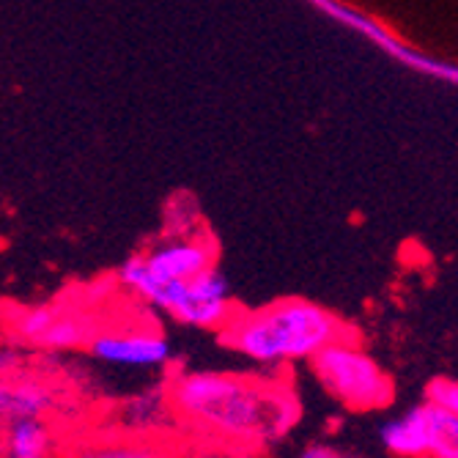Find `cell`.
<instances>
[{
	"mask_svg": "<svg viewBox=\"0 0 458 458\" xmlns=\"http://www.w3.org/2000/svg\"><path fill=\"white\" fill-rule=\"evenodd\" d=\"M165 390L176 423L233 447L277 442L302 418L300 395L280 373L253 377L233 370H182Z\"/></svg>",
	"mask_w": 458,
	"mask_h": 458,
	"instance_id": "1",
	"label": "cell"
},
{
	"mask_svg": "<svg viewBox=\"0 0 458 458\" xmlns=\"http://www.w3.org/2000/svg\"><path fill=\"white\" fill-rule=\"evenodd\" d=\"M354 329L332 310L302 297L275 300L256 310H233L220 329V341L261 368H288L310 362L321 349L341 338H352Z\"/></svg>",
	"mask_w": 458,
	"mask_h": 458,
	"instance_id": "2",
	"label": "cell"
},
{
	"mask_svg": "<svg viewBox=\"0 0 458 458\" xmlns=\"http://www.w3.org/2000/svg\"><path fill=\"white\" fill-rule=\"evenodd\" d=\"M321 390L349 411H379L395 401V382L387 368L362 349L357 335L321 349L310 362Z\"/></svg>",
	"mask_w": 458,
	"mask_h": 458,
	"instance_id": "3",
	"label": "cell"
},
{
	"mask_svg": "<svg viewBox=\"0 0 458 458\" xmlns=\"http://www.w3.org/2000/svg\"><path fill=\"white\" fill-rule=\"evenodd\" d=\"M215 261H217V247L209 236L179 233L157 242L140 256H132L118 269L115 283L121 288H127L135 300L148 305V300L157 294V288L192 280L200 272L212 269Z\"/></svg>",
	"mask_w": 458,
	"mask_h": 458,
	"instance_id": "4",
	"label": "cell"
},
{
	"mask_svg": "<svg viewBox=\"0 0 458 458\" xmlns=\"http://www.w3.org/2000/svg\"><path fill=\"white\" fill-rule=\"evenodd\" d=\"M148 308L165 313L182 327L209 332H220L236 310L231 285L217 267L200 272L192 280L157 288V294L148 300Z\"/></svg>",
	"mask_w": 458,
	"mask_h": 458,
	"instance_id": "5",
	"label": "cell"
},
{
	"mask_svg": "<svg viewBox=\"0 0 458 458\" xmlns=\"http://www.w3.org/2000/svg\"><path fill=\"white\" fill-rule=\"evenodd\" d=\"M379 442L395 458H458V414L423 401L387 420Z\"/></svg>",
	"mask_w": 458,
	"mask_h": 458,
	"instance_id": "6",
	"label": "cell"
},
{
	"mask_svg": "<svg viewBox=\"0 0 458 458\" xmlns=\"http://www.w3.org/2000/svg\"><path fill=\"white\" fill-rule=\"evenodd\" d=\"M89 354L105 365L121 368H165L174 360L168 335L148 327L135 329H99L86 346Z\"/></svg>",
	"mask_w": 458,
	"mask_h": 458,
	"instance_id": "7",
	"label": "cell"
},
{
	"mask_svg": "<svg viewBox=\"0 0 458 458\" xmlns=\"http://www.w3.org/2000/svg\"><path fill=\"white\" fill-rule=\"evenodd\" d=\"M55 406L58 393L47 379L22 370L0 379V428L17 420H47Z\"/></svg>",
	"mask_w": 458,
	"mask_h": 458,
	"instance_id": "8",
	"label": "cell"
},
{
	"mask_svg": "<svg viewBox=\"0 0 458 458\" xmlns=\"http://www.w3.org/2000/svg\"><path fill=\"white\" fill-rule=\"evenodd\" d=\"M118 423L127 428L130 437H138V439H151L168 426H174L176 420H174V409H171L165 385H154L123 401L118 411Z\"/></svg>",
	"mask_w": 458,
	"mask_h": 458,
	"instance_id": "9",
	"label": "cell"
},
{
	"mask_svg": "<svg viewBox=\"0 0 458 458\" xmlns=\"http://www.w3.org/2000/svg\"><path fill=\"white\" fill-rule=\"evenodd\" d=\"M102 329L99 318L94 313H89L86 308H58L55 321L50 324L47 335L41 338V349H50V352H77V349H86L91 344V338Z\"/></svg>",
	"mask_w": 458,
	"mask_h": 458,
	"instance_id": "10",
	"label": "cell"
},
{
	"mask_svg": "<svg viewBox=\"0 0 458 458\" xmlns=\"http://www.w3.org/2000/svg\"><path fill=\"white\" fill-rule=\"evenodd\" d=\"M55 442L47 420H17L4 428V458H53Z\"/></svg>",
	"mask_w": 458,
	"mask_h": 458,
	"instance_id": "11",
	"label": "cell"
},
{
	"mask_svg": "<svg viewBox=\"0 0 458 458\" xmlns=\"http://www.w3.org/2000/svg\"><path fill=\"white\" fill-rule=\"evenodd\" d=\"M69 458H168L159 445L138 437H99L82 439L69 450Z\"/></svg>",
	"mask_w": 458,
	"mask_h": 458,
	"instance_id": "12",
	"label": "cell"
},
{
	"mask_svg": "<svg viewBox=\"0 0 458 458\" xmlns=\"http://www.w3.org/2000/svg\"><path fill=\"white\" fill-rule=\"evenodd\" d=\"M58 316V305H30V308H17L9 316V332L12 338H17L20 344H33L38 346L41 338L47 335L50 324Z\"/></svg>",
	"mask_w": 458,
	"mask_h": 458,
	"instance_id": "13",
	"label": "cell"
},
{
	"mask_svg": "<svg viewBox=\"0 0 458 458\" xmlns=\"http://www.w3.org/2000/svg\"><path fill=\"white\" fill-rule=\"evenodd\" d=\"M426 403L458 414V385L450 377H437L426 385Z\"/></svg>",
	"mask_w": 458,
	"mask_h": 458,
	"instance_id": "14",
	"label": "cell"
},
{
	"mask_svg": "<svg viewBox=\"0 0 458 458\" xmlns=\"http://www.w3.org/2000/svg\"><path fill=\"white\" fill-rule=\"evenodd\" d=\"M22 368V354L12 344H0V379L14 377Z\"/></svg>",
	"mask_w": 458,
	"mask_h": 458,
	"instance_id": "15",
	"label": "cell"
},
{
	"mask_svg": "<svg viewBox=\"0 0 458 458\" xmlns=\"http://www.w3.org/2000/svg\"><path fill=\"white\" fill-rule=\"evenodd\" d=\"M297 458H344V453L341 450H335L332 445H324V442H313V445H308Z\"/></svg>",
	"mask_w": 458,
	"mask_h": 458,
	"instance_id": "16",
	"label": "cell"
}]
</instances>
